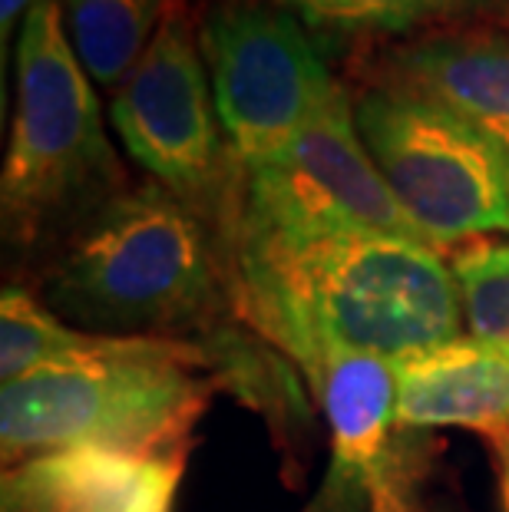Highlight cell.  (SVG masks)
I'll return each mask as SVG.
<instances>
[{
    "label": "cell",
    "instance_id": "cell-1",
    "mask_svg": "<svg viewBox=\"0 0 509 512\" xmlns=\"http://www.w3.org/2000/svg\"><path fill=\"white\" fill-rule=\"evenodd\" d=\"M229 258L238 318L298 370L331 351L397 364L467 334L450 261L417 238L235 235Z\"/></svg>",
    "mask_w": 509,
    "mask_h": 512
},
{
    "label": "cell",
    "instance_id": "cell-2",
    "mask_svg": "<svg viewBox=\"0 0 509 512\" xmlns=\"http://www.w3.org/2000/svg\"><path fill=\"white\" fill-rule=\"evenodd\" d=\"M50 308L100 334L209 337L235 311L232 258H222L202 215L149 182L103 202L47 278Z\"/></svg>",
    "mask_w": 509,
    "mask_h": 512
},
{
    "label": "cell",
    "instance_id": "cell-3",
    "mask_svg": "<svg viewBox=\"0 0 509 512\" xmlns=\"http://www.w3.org/2000/svg\"><path fill=\"white\" fill-rule=\"evenodd\" d=\"M123 192L90 73L63 27L60 0H37L17 34V103L0 169L7 248L67 238Z\"/></svg>",
    "mask_w": 509,
    "mask_h": 512
},
{
    "label": "cell",
    "instance_id": "cell-4",
    "mask_svg": "<svg viewBox=\"0 0 509 512\" xmlns=\"http://www.w3.org/2000/svg\"><path fill=\"white\" fill-rule=\"evenodd\" d=\"M212 390L209 354L199 341L14 380L0 387L4 470L60 450L189 456Z\"/></svg>",
    "mask_w": 509,
    "mask_h": 512
},
{
    "label": "cell",
    "instance_id": "cell-5",
    "mask_svg": "<svg viewBox=\"0 0 509 512\" xmlns=\"http://www.w3.org/2000/svg\"><path fill=\"white\" fill-rule=\"evenodd\" d=\"M377 172L433 248L509 232V149L447 106L377 83L354 100Z\"/></svg>",
    "mask_w": 509,
    "mask_h": 512
},
{
    "label": "cell",
    "instance_id": "cell-6",
    "mask_svg": "<svg viewBox=\"0 0 509 512\" xmlns=\"http://www.w3.org/2000/svg\"><path fill=\"white\" fill-rule=\"evenodd\" d=\"M199 50L225 143L242 169L285 149L344 90L305 24L275 4H215L202 20Z\"/></svg>",
    "mask_w": 509,
    "mask_h": 512
},
{
    "label": "cell",
    "instance_id": "cell-7",
    "mask_svg": "<svg viewBox=\"0 0 509 512\" xmlns=\"http://www.w3.org/2000/svg\"><path fill=\"white\" fill-rule=\"evenodd\" d=\"M334 232H384L427 242L364 149L354 100L344 90L285 149L242 169V195L232 222V238H314Z\"/></svg>",
    "mask_w": 509,
    "mask_h": 512
},
{
    "label": "cell",
    "instance_id": "cell-8",
    "mask_svg": "<svg viewBox=\"0 0 509 512\" xmlns=\"http://www.w3.org/2000/svg\"><path fill=\"white\" fill-rule=\"evenodd\" d=\"M110 126L129 159L192 209L219 199L225 143L199 40L186 17L166 10L156 40L110 103Z\"/></svg>",
    "mask_w": 509,
    "mask_h": 512
},
{
    "label": "cell",
    "instance_id": "cell-9",
    "mask_svg": "<svg viewBox=\"0 0 509 512\" xmlns=\"http://www.w3.org/2000/svg\"><path fill=\"white\" fill-rule=\"evenodd\" d=\"M331 433L318 512H410V453L397 427V364L331 351L301 367Z\"/></svg>",
    "mask_w": 509,
    "mask_h": 512
},
{
    "label": "cell",
    "instance_id": "cell-10",
    "mask_svg": "<svg viewBox=\"0 0 509 512\" xmlns=\"http://www.w3.org/2000/svg\"><path fill=\"white\" fill-rule=\"evenodd\" d=\"M186 456L43 453L4 470V512H172Z\"/></svg>",
    "mask_w": 509,
    "mask_h": 512
},
{
    "label": "cell",
    "instance_id": "cell-11",
    "mask_svg": "<svg viewBox=\"0 0 509 512\" xmlns=\"http://www.w3.org/2000/svg\"><path fill=\"white\" fill-rule=\"evenodd\" d=\"M397 427L476 430L509 437V347L463 334L410 361H397Z\"/></svg>",
    "mask_w": 509,
    "mask_h": 512
},
{
    "label": "cell",
    "instance_id": "cell-12",
    "mask_svg": "<svg viewBox=\"0 0 509 512\" xmlns=\"http://www.w3.org/2000/svg\"><path fill=\"white\" fill-rule=\"evenodd\" d=\"M387 80L447 106L509 149V40L483 30L430 34L387 53Z\"/></svg>",
    "mask_w": 509,
    "mask_h": 512
},
{
    "label": "cell",
    "instance_id": "cell-13",
    "mask_svg": "<svg viewBox=\"0 0 509 512\" xmlns=\"http://www.w3.org/2000/svg\"><path fill=\"white\" fill-rule=\"evenodd\" d=\"M182 337H133L70 328L57 311L37 301L20 285H7L0 294V380L73 370L123 357H146L169 351Z\"/></svg>",
    "mask_w": 509,
    "mask_h": 512
},
{
    "label": "cell",
    "instance_id": "cell-14",
    "mask_svg": "<svg viewBox=\"0 0 509 512\" xmlns=\"http://www.w3.org/2000/svg\"><path fill=\"white\" fill-rule=\"evenodd\" d=\"M63 27L96 86H123L156 40L166 0H60Z\"/></svg>",
    "mask_w": 509,
    "mask_h": 512
},
{
    "label": "cell",
    "instance_id": "cell-15",
    "mask_svg": "<svg viewBox=\"0 0 509 512\" xmlns=\"http://www.w3.org/2000/svg\"><path fill=\"white\" fill-rule=\"evenodd\" d=\"M311 30L334 37H381L453 24L496 0H272Z\"/></svg>",
    "mask_w": 509,
    "mask_h": 512
},
{
    "label": "cell",
    "instance_id": "cell-16",
    "mask_svg": "<svg viewBox=\"0 0 509 512\" xmlns=\"http://www.w3.org/2000/svg\"><path fill=\"white\" fill-rule=\"evenodd\" d=\"M463 331L509 347V242H470L450 258Z\"/></svg>",
    "mask_w": 509,
    "mask_h": 512
},
{
    "label": "cell",
    "instance_id": "cell-17",
    "mask_svg": "<svg viewBox=\"0 0 509 512\" xmlns=\"http://www.w3.org/2000/svg\"><path fill=\"white\" fill-rule=\"evenodd\" d=\"M37 0H0V76H4V103H7V67H10V40L20 34L24 20Z\"/></svg>",
    "mask_w": 509,
    "mask_h": 512
},
{
    "label": "cell",
    "instance_id": "cell-18",
    "mask_svg": "<svg viewBox=\"0 0 509 512\" xmlns=\"http://www.w3.org/2000/svg\"><path fill=\"white\" fill-rule=\"evenodd\" d=\"M493 460H496V483H500V503L509 512V437L493 440Z\"/></svg>",
    "mask_w": 509,
    "mask_h": 512
}]
</instances>
